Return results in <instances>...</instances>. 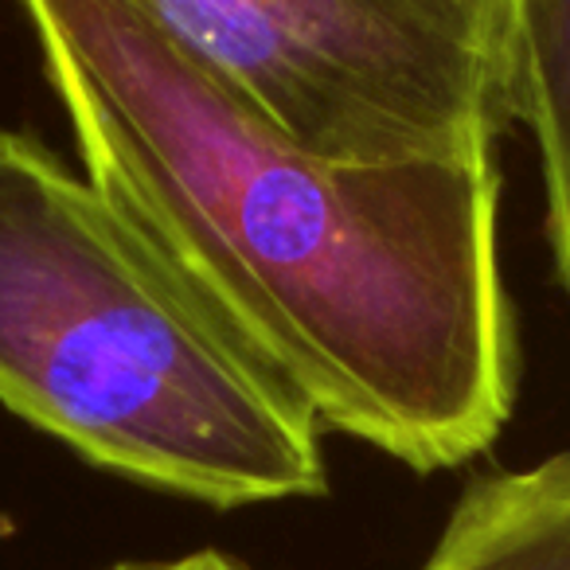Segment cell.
<instances>
[{"instance_id":"obj_5","label":"cell","mask_w":570,"mask_h":570,"mask_svg":"<svg viewBox=\"0 0 570 570\" xmlns=\"http://www.w3.org/2000/svg\"><path fill=\"white\" fill-rule=\"evenodd\" d=\"M520 121L539 145L547 238L570 294V0H520Z\"/></svg>"},{"instance_id":"obj_1","label":"cell","mask_w":570,"mask_h":570,"mask_svg":"<svg viewBox=\"0 0 570 570\" xmlns=\"http://www.w3.org/2000/svg\"><path fill=\"white\" fill-rule=\"evenodd\" d=\"M87 180L321 426L419 473L484 453L520 344L497 160L336 165L269 129L129 0H20Z\"/></svg>"},{"instance_id":"obj_2","label":"cell","mask_w":570,"mask_h":570,"mask_svg":"<svg viewBox=\"0 0 570 570\" xmlns=\"http://www.w3.org/2000/svg\"><path fill=\"white\" fill-rule=\"evenodd\" d=\"M0 403L215 508L321 497V422L43 141L0 129Z\"/></svg>"},{"instance_id":"obj_7","label":"cell","mask_w":570,"mask_h":570,"mask_svg":"<svg viewBox=\"0 0 570 570\" xmlns=\"http://www.w3.org/2000/svg\"><path fill=\"white\" fill-rule=\"evenodd\" d=\"M4 535H12V520H4V515H0V539Z\"/></svg>"},{"instance_id":"obj_6","label":"cell","mask_w":570,"mask_h":570,"mask_svg":"<svg viewBox=\"0 0 570 570\" xmlns=\"http://www.w3.org/2000/svg\"><path fill=\"white\" fill-rule=\"evenodd\" d=\"M114 570H246L243 562L227 559L223 551H196L168 562H118Z\"/></svg>"},{"instance_id":"obj_3","label":"cell","mask_w":570,"mask_h":570,"mask_svg":"<svg viewBox=\"0 0 570 570\" xmlns=\"http://www.w3.org/2000/svg\"><path fill=\"white\" fill-rule=\"evenodd\" d=\"M269 129L336 165L484 160L520 121V0H129Z\"/></svg>"},{"instance_id":"obj_4","label":"cell","mask_w":570,"mask_h":570,"mask_svg":"<svg viewBox=\"0 0 570 570\" xmlns=\"http://www.w3.org/2000/svg\"><path fill=\"white\" fill-rule=\"evenodd\" d=\"M422 570H570V450L469 484Z\"/></svg>"}]
</instances>
